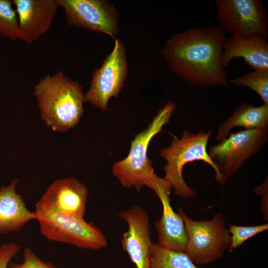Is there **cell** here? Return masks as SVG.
I'll list each match as a JSON object with an SVG mask.
<instances>
[{"mask_svg": "<svg viewBox=\"0 0 268 268\" xmlns=\"http://www.w3.org/2000/svg\"><path fill=\"white\" fill-rule=\"evenodd\" d=\"M227 39L218 26L191 28L167 39L160 54L171 70L192 87L227 86L221 63Z\"/></svg>", "mask_w": 268, "mask_h": 268, "instance_id": "6da1fadb", "label": "cell"}, {"mask_svg": "<svg viewBox=\"0 0 268 268\" xmlns=\"http://www.w3.org/2000/svg\"><path fill=\"white\" fill-rule=\"evenodd\" d=\"M42 119L55 132L73 128L83 114L84 93L79 82L59 70L47 74L34 87Z\"/></svg>", "mask_w": 268, "mask_h": 268, "instance_id": "7a4b0ae2", "label": "cell"}, {"mask_svg": "<svg viewBox=\"0 0 268 268\" xmlns=\"http://www.w3.org/2000/svg\"><path fill=\"white\" fill-rule=\"evenodd\" d=\"M211 130L196 134L184 130L180 138L174 137L170 145L160 150V155L167 161L164 167V179L170 184L174 193L184 199L195 197L196 192L185 182L183 176L184 166L188 163L202 161L211 166L215 173V179L221 186L226 180L219 173L206 150Z\"/></svg>", "mask_w": 268, "mask_h": 268, "instance_id": "3957f363", "label": "cell"}, {"mask_svg": "<svg viewBox=\"0 0 268 268\" xmlns=\"http://www.w3.org/2000/svg\"><path fill=\"white\" fill-rule=\"evenodd\" d=\"M176 106L174 102L169 101L161 109L148 127L135 136L128 156L113 165V174L123 187H134L139 191L144 186L150 188L157 178L152 167V161L147 156L148 144L169 122Z\"/></svg>", "mask_w": 268, "mask_h": 268, "instance_id": "277c9868", "label": "cell"}, {"mask_svg": "<svg viewBox=\"0 0 268 268\" xmlns=\"http://www.w3.org/2000/svg\"><path fill=\"white\" fill-rule=\"evenodd\" d=\"M178 213L184 221L187 234L185 253L195 265L208 264L223 257L231 236L222 213H216L208 220H194L182 208Z\"/></svg>", "mask_w": 268, "mask_h": 268, "instance_id": "5b68a950", "label": "cell"}, {"mask_svg": "<svg viewBox=\"0 0 268 268\" xmlns=\"http://www.w3.org/2000/svg\"><path fill=\"white\" fill-rule=\"evenodd\" d=\"M219 27L231 36L267 40L268 19L262 0H215Z\"/></svg>", "mask_w": 268, "mask_h": 268, "instance_id": "8992f818", "label": "cell"}, {"mask_svg": "<svg viewBox=\"0 0 268 268\" xmlns=\"http://www.w3.org/2000/svg\"><path fill=\"white\" fill-rule=\"evenodd\" d=\"M35 212L40 232L49 240L87 250H97L107 246V240L101 229L84 218Z\"/></svg>", "mask_w": 268, "mask_h": 268, "instance_id": "52a82bcc", "label": "cell"}, {"mask_svg": "<svg viewBox=\"0 0 268 268\" xmlns=\"http://www.w3.org/2000/svg\"><path fill=\"white\" fill-rule=\"evenodd\" d=\"M268 140V128L245 130L230 133L208 152L219 173L226 181L259 151Z\"/></svg>", "mask_w": 268, "mask_h": 268, "instance_id": "ba28073f", "label": "cell"}, {"mask_svg": "<svg viewBox=\"0 0 268 268\" xmlns=\"http://www.w3.org/2000/svg\"><path fill=\"white\" fill-rule=\"evenodd\" d=\"M127 74L125 47L120 39H115L112 51L93 73L90 87L84 93V101L106 110L109 100L119 95Z\"/></svg>", "mask_w": 268, "mask_h": 268, "instance_id": "9c48e42d", "label": "cell"}, {"mask_svg": "<svg viewBox=\"0 0 268 268\" xmlns=\"http://www.w3.org/2000/svg\"><path fill=\"white\" fill-rule=\"evenodd\" d=\"M69 26L103 33L114 38L120 28L115 6L104 0H58Z\"/></svg>", "mask_w": 268, "mask_h": 268, "instance_id": "30bf717a", "label": "cell"}, {"mask_svg": "<svg viewBox=\"0 0 268 268\" xmlns=\"http://www.w3.org/2000/svg\"><path fill=\"white\" fill-rule=\"evenodd\" d=\"M87 194L86 187L73 177L56 180L36 202L35 211L84 218Z\"/></svg>", "mask_w": 268, "mask_h": 268, "instance_id": "8fae6325", "label": "cell"}, {"mask_svg": "<svg viewBox=\"0 0 268 268\" xmlns=\"http://www.w3.org/2000/svg\"><path fill=\"white\" fill-rule=\"evenodd\" d=\"M118 216L128 224V230L121 239L124 251L136 268H148L149 250L152 244L146 212L134 205L120 212Z\"/></svg>", "mask_w": 268, "mask_h": 268, "instance_id": "7c38bea8", "label": "cell"}, {"mask_svg": "<svg viewBox=\"0 0 268 268\" xmlns=\"http://www.w3.org/2000/svg\"><path fill=\"white\" fill-rule=\"evenodd\" d=\"M16 11L20 39L30 44L50 28L57 15L58 0H11Z\"/></svg>", "mask_w": 268, "mask_h": 268, "instance_id": "4fadbf2b", "label": "cell"}, {"mask_svg": "<svg viewBox=\"0 0 268 268\" xmlns=\"http://www.w3.org/2000/svg\"><path fill=\"white\" fill-rule=\"evenodd\" d=\"M172 189L164 178H160L152 189L160 200L163 208L161 218L155 223L157 244L170 250L185 252L187 234L182 218L171 205L170 195Z\"/></svg>", "mask_w": 268, "mask_h": 268, "instance_id": "5bb4252c", "label": "cell"}, {"mask_svg": "<svg viewBox=\"0 0 268 268\" xmlns=\"http://www.w3.org/2000/svg\"><path fill=\"white\" fill-rule=\"evenodd\" d=\"M243 58L256 71L268 70V43L260 37L243 38L230 36L223 47L221 63L225 69L234 58Z\"/></svg>", "mask_w": 268, "mask_h": 268, "instance_id": "9a60e30c", "label": "cell"}, {"mask_svg": "<svg viewBox=\"0 0 268 268\" xmlns=\"http://www.w3.org/2000/svg\"><path fill=\"white\" fill-rule=\"evenodd\" d=\"M17 179L0 188V234L18 231L27 223L36 220L35 211H30L17 193Z\"/></svg>", "mask_w": 268, "mask_h": 268, "instance_id": "2e32d148", "label": "cell"}, {"mask_svg": "<svg viewBox=\"0 0 268 268\" xmlns=\"http://www.w3.org/2000/svg\"><path fill=\"white\" fill-rule=\"evenodd\" d=\"M235 127L245 130L268 128V105L263 104L255 106L243 102L231 116L223 122L217 130L216 138L220 142L229 134L230 130Z\"/></svg>", "mask_w": 268, "mask_h": 268, "instance_id": "e0dca14e", "label": "cell"}, {"mask_svg": "<svg viewBox=\"0 0 268 268\" xmlns=\"http://www.w3.org/2000/svg\"><path fill=\"white\" fill-rule=\"evenodd\" d=\"M148 268H199L182 251L164 248L152 243L149 255Z\"/></svg>", "mask_w": 268, "mask_h": 268, "instance_id": "ac0fdd59", "label": "cell"}, {"mask_svg": "<svg viewBox=\"0 0 268 268\" xmlns=\"http://www.w3.org/2000/svg\"><path fill=\"white\" fill-rule=\"evenodd\" d=\"M10 0H0V36L12 40H20L18 19Z\"/></svg>", "mask_w": 268, "mask_h": 268, "instance_id": "d6986e66", "label": "cell"}, {"mask_svg": "<svg viewBox=\"0 0 268 268\" xmlns=\"http://www.w3.org/2000/svg\"><path fill=\"white\" fill-rule=\"evenodd\" d=\"M230 82L249 87L260 96L263 104L268 105V70H254L232 79Z\"/></svg>", "mask_w": 268, "mask_h": 268, "instance_id": "ffe728a7", "label": "cell"}, {"mask_svg": "<svg viewBox=\"0 0 268 268\" xmlns=\"http://www.w3.org/2000/svg\"><path fill=\"white\" fill-rule=\"evenodd\" d=\"M268 229V223L248 226L230 225L228 230L231 239L228 249L229 252H232L249 239Z\"/></svg>", "mask_w": 268, "mask_h": 268, "instance_id": "44dd1931", "label": "cell"}, {"mask_svg": "<svg viewBox=\"0 0 268 268\" xmlns=\"http://www.w3.org/2000/svg\"><path fill=\"white\" fill-rule=\"evenodd\" d=\"M21 263L10 262L7 268H58L50 262L41 260L30 248L24 249Z\"/></svg>", "mask_w": 268, "mask_h": 268, "instance_id": "7402d4cb", "label": "cell"}, {"mask_svg": "<svg viewBox=\"0 0 268 268\" xmlns=\"http://www.w3.org/2000/svg\"><path fill=\"white\" fill-rule=\"evenodd\" d=\"M20 251V246L10 242L0 245V268H7L12 259Z\"/></svg>", "mask_w": 268, "mask_h": 268, "instance_id": "603a6c76", "label": "cell"}, {"mask_svg": "<svg viewBox=\"0 0 268 268\" xmlns=\"http://www.w3.org/2000/svg\"><path fill=\"white\" fill-rule=\"evenodd\" d=\"M256 195L261 197L260 201L261 210L263 214L264 220L267 222L268 221V178H265L263 183L256 187L254 190Z\"/></svg>", "mask_w": 268, "mask_h": 268, "instance_id": "cb8c5ba5", "label": "cell"}]
</instances>
